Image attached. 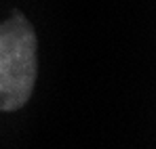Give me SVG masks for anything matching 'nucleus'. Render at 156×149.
I'll return each mask as SVG.
<instances>
[{
  "mask_svg": "<svg viewBox=\"0 0 156 149\" xmlns=\"http://www.w3.org/2000/svg\"><path fill=\"white\" fill-rule=\"evenodd\" d=\"M38 40L21 13L0 23V111H17L26 105L38 74Z\"/></svg>",
  "mask_w": 156,
  "mask_h": 149,
  "instance_id": "nucleus-1",
  "label": "nucleus"
}]
</instances>
